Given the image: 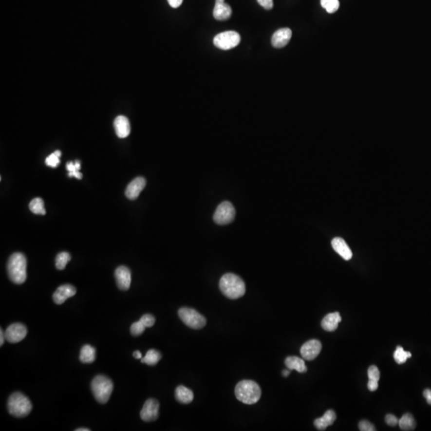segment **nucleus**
I'll use <instances>...</instances> for the list:
<instances>
[{"label":"nucleus","mask_w":431,"mask_h":431,"mask_svg":"<svg viewBox=\"0 0 431 431\" xmlns=\"http://www.w3.org/2000/svg\"><path fill=\"white\" fill-rule=\"evenodd\" d=\"M220 289L227 298L237 300L245 294V283L241 277L233 273H226L220 281Z\"/></svg>","instance_id":"f257e3e1"},{"label":"nucleus","mask_w":431,"mask_h":431,"mask_svg":"<svg viewBox=\"0 0 431 431\" xmlns=\"http://www.w3.org/2000/svg\"><path fill=\"white\" fill-rule=\"evenodd\" d=\"M27 259L24 255L16 252L11 255L7 263L8 277L13 283L22 284L27 280Z\"/></svg>","instance_id":"f03ea898"},{"label":"nucleus","mask_w":431,"mask_h":431,"mask_svg":"<svg viewBox=\"0 0 431 431\" xmlns=\"http://www.w3.org/2000/svg\"><path fill=\"white\" fill-rule=\"evenodd\" d=\"M235 394L237 399L244 404H255L261 398V389L254 381H241L236 386Z\"/></svg>","instance_id":"7ed1b4c3"},{"label":"nucleus","mask_w":431,"mask_h":431,"mask_svg":"<svg viewBox=\"0 0 431 431\" xmlns=\"http://www.w3.org/2000/svg\"><path fill=\"white\" fill-rule=\"evenodd\" d=\"M7 409L11 415L22 418L28 415L32 410L31 401L21 392H16L10 396L7 402Z\"/></svg>","instance_id":"20e7f679"},{"label":"nucleus","mask_w":431,"mask_h":431,"mask_svg":"<svg viewBox=\"0 0 431 431\" xmlns=\"http://www.w3.org/2000/svg\"><path fill=\"white\" fill-rule=\"evenodd\" d=\"M113 389V382L107 376L97 375L91 383L92 393L97 402L102 404L108 402Z\"/></svg>","instance_id":"39448f33"},{"label":"nucleus","mask_w":431,"mask_h":431,"mask_svg":"<svg viewBox=\"0 0 431 431\" xmlns=\"http://www.w3.org/2000/svg\"><path fill=\"white\" fill-rule=\"evenodd\" d=\"M178 316L186 326L192 329H201L206 325V319L199 312L190 307H182Z\"/></svg>","instance_id":"423d86ee"},{"label":"nucleus","mask_w":431,"mask_h":431,"mask_svg":"<svg viewBox=\"0 0 431 431\" xmlns=\"http://www.w3.org/2000/svg\"><path fill=\"white\" fill-rule=\"evenodd\" d=\"M241 39V36L236 31H225L215 36L213 43L217 48L226 51L237 47Z\"/></svg>","instance_id":"0eeeda50"},{"label":"nucleus","mask_w":431,"mask_h":431,"mask_svg":"<svg viewBox=\"0 0 431 431\" xmlns=\"http://www.w3.org/2000/svg\"><path fill=\"white\" fill-rule=\"evenodd\" d=\"M236 210L234 206L229 201H224L217 207L213 216V220L217 225H225L234 220Z\"/></svg>","instance_id":"6e6552de"},{"label":"nucleus","mask_w":431,"mask_h":431,"mask_svg":"<svg viewBox=\"0 0 431 431\" xmlns=\"http://www.w3.org/2000/svg\"><path fill=\"white\" fill-rule=\"evenodd\" d=\"M27 328L22 323H16L7 327L5 336L6 340L10 343H19L27 336Z\"/></svg>","instance_id":"1a4fd4ad"},{"label":"nucleus","mask_w":431,"mask_h":431,"mask_svg":"<svg viewBox=\"0 0 431 431\" xmlns=\"http://www.w3.org/2000/svg\"><path fill=\"white\" fill-rule=\"evenodd\" d=\"M158 412L159 402L154 398H150L145 402L140 416L145 422H153L158 418Z\"/></svg>","instance_id":"9d476101"},{"label":"nucleus","mask_w":431,"mask_h":431,"mask_svg":"<svg viewBox=\"0 0 431 431\" xmlns=\"http://www.w3.org/2000/svg\"><path fill=\"white\" fill-rule=\"evenodd\" d=\"M322 350V344L317 339H312L307 341L302 346L300 354L305 360H313L320 353Z\"/></svg>","instance_id":"9b49d317"},{"label":"nucleus","mask_w":431,"mask_h":431,"mask_svg":"<svg viewBox=\"0 0 431 431\" xmlns=\"http://www.w3.org/2000/svg\"><path fill=\"white\" fill-rule=\"evenodd\" d=\"M115 279L117 287L122 291H126L131 287V272L126 266H120L115 271Z\"/></svg>","instance_id":"f8f14e48"},{"label":"nucleus","mask_w":431,"mask_h":431,"mask_svg":"<svg viewBox=\"0 0 431 431\" xmlns=\"http://www.w3.org/2000/svg\"><path fill=\"white\" fill-rule=\"evenodd\" d=\"M146 181L144 177H136L129 184L126 189V196L128 199L135 200L139 197L140 193L146 187Z\"/></svg>","instance_id":"ddd939ff"},{"label":"nucleus","mask_w":431,"mask_h":431,"mask_svg":"<svg viewBox=\"0 0 431 431\" xmlns=\"http://www.w3.org/2000/svg\"><path fill=\"white\" fill-rule=\"evenodd\" d=\"M76 294V288L71 284H64L57 287L53 295V300L56 304H62L67 299Z\"/></svg>","instance_id":"4468645a"},{"label":"nucleus","mask_w":431,"mask_h":431,"mask_svg":"<svg viewBox=\"0 0 431 431\" xmlns=\"http://www.w3.org/2000/svg\"><path fill=\"white\" fill-rule=\"evenodd\" d=\"M292 32L291 29L281 28L276 31L272 37V44L275 48H282L285 47L292 38Z\"/></svg>","instance_id":"2eb2a0df"},{"label":"nucleus","mask_w":431,"mask_h":431,"mask_svg":"<svg viewBox=\"0 0 431 431\" xmlns=\"http://www.w3.org/2000/svg\"><path fill=\"white\" fill-rule=\"evenodd\" d=\"M115 132L117 137L120 138H126L131 133V124L128 118L125 116H118L116 117L113 122Z\"/></svg>","instance_id":"dca6fc26"},{"label":"nucleus","mask_w":431,"mask_h":431,"mask_svg":"<svg viewBox=\"0 0 431 431\" xmlns=\"http://www.w3.org/2000/svg\"><path fill=\"white\" fill-rule=\"evenodd\" d=\"M332 245L333 249L338 253L341 257H343L345 261H350L352 258V250L347 245L346 241L340 237H336L332 240Z\"/></svg>","instance_id":"f3484780"},{"label":"nucleus","mask_w":431,"mask_h":431,"mask_svg":"<svg viewBox=\"0 0 431 431\" xmlns=\"http://www.w3.org/2000/svg\"><path fill=\"white\" fill-rule=\"evenodd\" d=\"M232 16V8L225 2V0H216L213 17L219 21L228 19Z\"/></svg>","instance_id":"a211bd4d"},{"label":"nucleus","mask_w":431,"mask_h":431,"mask_svg":"<svg viewBox=\"0 0 431 431\" xmlns=\"http://www.w3.org/2000/svg\"><path fill=\"white\" fill-rule=\"evenodd\" d=\"M342 320L340 314L338 312L329 313L323 319L321 326L326 332H335L338 328V323Z\"/></svg>","instance_id":"6ab92c4d"},{"label":"nucleus","mask_w":431,"mask_h":431,"mask_svg":"<svg viewBox=\"0 0 431 431\" xmlns=\"http://www.w3.org/2000/svg\"><path fill=\"white\" fill-rule=\"evenodd\" d=\"M336 419V413L332 410H329V411H327L323 414V417L316 418V420L314 421L315 427L319 431H324L329 426H332L334 423Z\"/></svg>","instance_id":"aec40b11"},{"label":"nucleus","mask_w":431,"mask_h":431,"mask_svg":"<svg viewBox=\"0 0 431 431\" xmlns=\"http://www.w3.org/2000/svg\"><path fill=\"white\" fill-rule=\"evenodd\" d=\"M285 365L290 371L296 370L299 373H305L307 372L305 362L303 358H299L297 356H289L286 358Z\"/></svg>","instance_id":"412c9836"},{"label":"nucleus","mask_w":431,"mask_h":431,"mask_svg":"<svg viewBox=\"0 0 431 431\" xmlns=\"http://www.w3.org/2000/svg\"><path fill=\"white\" fill-rule=\"evenodd\" d=\"M175 397L178 402L183 404H188L192 402L194 398V394L190 389L184 386H179L175 391Z\"/></svg>","instance_id":"4be33fe9"},{"label":"nucleus","mask_w":431,"mask_h":431,"mask_svg":"<svg viewBox=\"0 0 431 431\" xmlns=\"http://www.w3.org/2000/svg\"><path fill=\"white\" fill-rule=\"evenodd\" d=\"M96 350L91 345H84L80 352L79 359L82 363H92L95 360Z\"/></svg>","instance_id":"5701e85b"},{"label":"nucleus","mask_w":431,"mask_h":431,"mask_svg":"<svg viewBox=\"0 0 431 431\" xmlns=\"http://www.w3.org/2000/svg\"><path fill=\"white\" fill-rule=\"evenodd\" d=\"M398 425L402 431H413L416 427L415 420L411 413H405L398 421Z\"/></svg>","instance_id":"b1692460"},{"label":"nucleus","mask_w":431,"mask_h":431,"mask_svg":"<svg viewBox=\"0 0 431 431\" xmlns=\"http://www.w3.org/2000/svg\"><path fill=\"white\" fill-rule=\"evenodd\" d=\"M162 358V354L157 350H149L144 358H142V363L150 366H154Z\"/></svg>","instance_id":"393cba45"},{"label":"nucleus","mask_w":431,"mask_h":431,"mask_svg":"<svg viewBox=\"0 0 431 431\" xmlns=\"http://www.w3.org/2000/svg\"><path fill=\"white\" fill-rule=\"evenodd\" d=\"M29 208H30V210L35 214L45 215L47 212L45 209L44 201L39 197H36L35 199L32 200L29 205Z\"/></svg>","instance_id":"a878e982"},{"label":"nucleus","mask_w":431,"mask_h":431,"mask_svg":"<svg viewBox=\"0 0 431 431\" xmlns=\"http://www.w3.org/2000/svg\"><path fill=\"white\" fill-rule=\"evenodd\" d=\"M67 169L69 172V177H74L77 179H82V174L79 171L81 169V163L78 161H75V162H67Z\"/></svg>","instance_id":"bb28decb"},{"label":"nucleus","mask_w":431,"mask_h":431,"mask_svg":"<svg viewBox=\"0 0 431 431\" xmlns=\"http://www.w3.org/2000/svg\"><path fill=\"white\" fill-rule=\"evenodd\" d=\"M412 356L411 352H406L402 347L398 346L395 352L394 353V358L396 363H398V364H402V363H406L407 358H411Z\"/></svg>","instance_id":"cd10ccee"},{"label":"nucleus","mask_w":431,"mask_h":431,"mask_svg":"<svg viewBox=\"0 0 431 431\" xmlns=\"http://www.w3.org/2000/svg\"><path fill=\"white\" fill-rule=\"evenodd\" d=\"M71 255L68 252H62L57 254L56 259V268L58 270H63L66 268L69 261H71Z\"/></svg>","instance_id":"c85d7f7f"},{"label":"nucleus","mask_w":431,"mask_h":431,"mask_svg":"<svg viewBox=\"0 0 431 431\" xmlns=\"http://www.w3.org/2000/svg\"><path fill=\"white\" fill-rule=\"evenodd\" d=\"M320 3L321 6L330 14L335 13L339 8L338 0H320Z\"/></svg>","instance_id":"c756f323"},{"label":"nucleus","mask_w":431,"mask_h":431,"mask_svg":"<svg viewBox=\"0 0 431 431\" xmlns=\"http://www.w3.org/2000/svg\"><path fill=\"white\" fill-rule=\"evenodd\" d=\"M62 156V152L56 150L53 153H51L46 159V165L51 168H56L60 164L59 157Z\"/></svg>","instance_id":"7c9ffc66"},{"label":"nucleus","mask_w":431,"mask_h":431,"mask_svg":"<svg viewBox=\"0 0 431 431\" xmlns=\"http://www.w3.org/2000/svg\"><path fill=\"white\" fill-rule=\"evenodd\" d=\"M146 327L141 321H137L133 323L131 327V334L133 336H141L145 332Z\"/></svg>","instance_id":"2f4dec72"},{"label":"nucleus","mask_w":431,"mask_h":431,"mask_svg":"<svg viewBox=\"0 0 431 431\" xmlns=\"http://www.w3.org/2000/svg\"><path fill=\"white\" fill-rule=\"evenodd\" d=\"M367 374H368L369 380L378 382L379 378H380V372H379L378 367H376V366H371L369 367V369H368Z\"/></svg>","instance_id":"473e14b6"},{"label":"nucleus","mask_w":431,"mask_h":431,"mask_svg":"<svg viewBox=\"0 0 431 431\" xmlns=\"http://www.w3.org/2000/svg\"><path fill=\"white\" fill-rule=\"evenodd\" d=\"M140 321L143 323L146 327H151L154 325L155 318L152 315L146 314L140 319Z\"/></svg>","instance_id":"72a5a7b5"},{"label":"nucleus","mask_w":431,"mask_h":431,"mask_svg":"<svg viewBox=\"0 0 431 431\" xmlns=\"http://www.w3.org/2000/svg\"><path fill=\"white\" fill-rule=\"evenodd\" d=\"M358 428L361 431H375L376 428L375 427L372 422H368L367 420L361 421L358 424Z\"/></svg>","instance_id":"f704fd0d"},{"label":"nucleus","mask_w":431,"mask_h":431,"mask_svg":"<svg viewBox=\"0 0 431 431\" xmlns=\"http://www.w3.org/2000/svg\"><path fill=\"white\" fill-rule=\"evenodd\" d=\"M398 419L393 414H387L385 418V422L391 427H395L398 424Z\"/></svg>","instance_id":"c9c22d12"},{"label":"nucleus","mask_w":431,"mask_h":431,"mask_svg":"<svg viewBox=\"0 0 431 431\" xmlns=\"http://www.w3.org/2000/svg\"><path fill=\"white\" fill-rule=\"evenodd\" d=\"M257 2L264 9L271 10L273 7V0H257Z\"/></svg>","instance_id":"e433bc0d"},{"label":"nucleus","mask_w":431,"mask_h":431,"mask_svg":"<svg viewBox=\"0 0 431 431\" xmlns=\"http://www.w3.org/2000/svg\"><path fill=\"white\" fill-rule=\"evenodd\" d=\"M378 382H377V381L369 380V382L367 383V387H368V389H369L371 392H375V391L378 389Z\"/></svg>","instance_id":"4c0bfd02"},{"label":"nucleus","mask_w":431,"mask_h":431,"mask_svg":"<svg viewBox=\"0 0 431 431\" xmlns=\"http://www.w3.org/2000/svg\"><path fill=\"white\" fill-rule=\"evenodd\" d=\"M168 2L172 8H177L182 5L183 0H168Z\"/></svg>","instance_id":"58836bf2"},{"label":"nucleus","mask_w":431,"mask_h":431,"mask_svg":"<svg viewBox=\"0 0 431 431\" xmlns=\"http://www.w3.org/2000/svg\"><path fill=\"white\" fill-rule=\"evenodd\" d=\"M423 396L427 399L428 404L431 405V390L426 389L423 392Z\"/></svg>","instance_id":"ea45409f"},{"label":"nucleus","mask_w":431,"mask_h":431,"mask_svg":"<svg viewBox=\"0 0 431 431\" xmlns=\"http://www.w3.org/2000/svg\"><path fill=\"white\" fill-rule=\"evenodd\" d=\"M5 339H6L5 332H3V331L1 329L0 330V346H2V344L4 343Z\"/></svg>","instance_id":"a19ab883"},{"label":"nucleus","mask_w":431,"mask_h":431,"mask_svg":"<svg viewBox=\"0 0 431 431\" xmlns=\"http://www.w3.org/2000/svg\"><path fill=\"white\" fill-rule=\"evenodd\" d=\"M133 356L135 358H137V359H139V358L142 359V353H141V352H139V351H135V352H133Z\"/></svg>","instance_id":"79ce46f5"},{"label":"nucleus","mask_w":431,"mask_h":431,"mask_svg":"<svg viewBox=\"0 0 431 431\" xmlns=\"http://www.w3.org/2000/svg\"><path fill=\"white\" fill-rule=\"evenodd\" d=\"M289 374L290 370H285V371H283V372H282L283 377H287V376L289 375Z\"/></svg>","instance_id":"37998d69"},{"label":"nucleus","mask_w":431,"mask_h":431,"mask_svg":"<svg viewBox=\"0 0 431 431\" xmlns=\"http://www.w3.org/2000/svg\"><path fill=\"white\" fill-rule=\"evenodd\" d=\"M76 431H90L91 430L87 428H79V429L75 430Z\"/></svg>","instance_id":"c03bdc74"}]
</instances>
